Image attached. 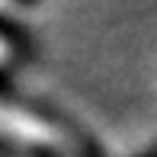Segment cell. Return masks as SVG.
<instances>
[{
	"instance_id": "2",
	"label": "cell",
	"mask_w": 157,
	"mask_h": 157,
	"mask_svg": "<svg viewBox=\"0 0 157 157\" xmlns=\"http://www.w3.org/2000/svg\"><path fill=\"white\" fill-rule=\"evenodd\" d=\"M35 157H55V151H48V147H39V151H35Z\"/></svg>"
},
{
	"instance_id": "1",
	"label": "cell",
	"mask_w": 157,
	"mask_h": 157,
	"mask_svg": "<svg viewBox=\"0 0 157 157\" xmlns=\"http://www.w3.org/2000/svg\"><path fill=\"white\" fill-rule=\"evenodd\" d=\"M0 99H13V77L0 67Z\"/></svg>"
}]
</instances>
